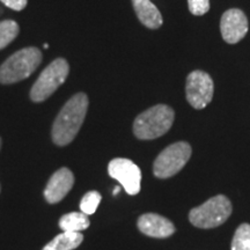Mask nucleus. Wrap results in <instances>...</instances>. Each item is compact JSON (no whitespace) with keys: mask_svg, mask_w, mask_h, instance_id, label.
<instances>
[{"mask_svg":"<svg viewBox=\"0 0 250 250\" xmlns=\"http://www.w3.org/2000/svg\"><path fill=\"white\" fill-rule=\"evenodd\" d=\"M87 109L88 98L85 93H78L68 100L52 125L51 136L56 145H68L76 138L85 121Z\"/></svg>","mask_w":250,"mask_h":250,"instance_id":"f257e3e1","label":"nucleus"},{"mask_svg":"<svg viewBox=\"0 0 250 250\" xmlns=\"http://www.w3.org/2000/svg\"><path fill=\"white\" fill-rule=\"evenodd\" d=\"M174 110L158 104L142 112L133 123V133L138 139L151 140L167 133L174 123Z\"/></svg>","mask_w":250,"mask_h":250,"instance_id":"f03ea898","label":"nucleus"},{"mask_svg":"<svg viewBox=\"0 0 250 250\" xmlns=\"http://www.w3.org/2000/svg\"><path fill=\"white\" fill-rule=\"evenodd\" d=\"M42 62V52L35 46L19 50L0 66V83L9 85L27 79Z\"/></svg>","mask_w":250,"mask_h":250,"instance_id":"7ed1b4c3","label":"nucleus"},{"mask_svg":"<svg viewBox=\"0 0 250 250\" xmlns=\"http://www.w3.org/2000/svg\"><path fill=\"white\" fill-rule=\"evenodd\" d=\"M232 203L226 196L212 197L204 204L192 208L189 213V220L195 227L214 228L223 225L232 214Z\"/></svg>","mask_w":250,"mask_h":250,"instance_id":"20e7f679","label":"nucleus"},{"mask_svg":"<svg viewBox=\"0 0 250 250\" xmlns=\"http://www.w3.org/2000/svg\"><path fill=\"white\" fill-rule=\"evenodd\" d=\"M70 72L68 62L64 58L55 59L49 64L39 79L35 81L30 89V99L34 102H43L54 94L58 87L65 83Z\"/></svg>","mask_w":250,"mask_h":250,"instance_id":"39448f33","label":"nucleus"},{"mask_svg":"<svg viewBox=\"0 0 250 250\" xmlns=\"http://www.w3.org/2000/svg\"><path fill=\"white\" fill-rule=\"evenodd\" d=\"M191 156V146L186 142L171 144L166 147L153 165V173L158 179H169L176 175Z\"/></svg>","mask_w":250,"mask_h":250,"instance_id":"423d86ee","label":"nucleus"},{"mask_svg":"<svg viewBox=\"0 0 250 250\" xmlns=\"http://www.w3.org/2000/svg\"><path fill=\"white\" fill-rule=\"evenodd\" d=\"M214 85L206 72L193 71L187 78V100L195 109H204L212 101Z\"/></svg>","mask_w":250,"mask_h":250,"instance_id":"0eeeda50","label":"nucleus"},{"mask_svg":"<svg viewBox=\"0 0 250 250\" xmlns=\"http://www.w3.org/2000/svg\"><path fill=\"white\" fill-rule=\"evenodd\" d=\"M108 173L112 179L121 183L129 195L134 196L140 191L142 171L133 161L124 158L114 159L109 162Z\"/></svg>","mask_w":250,"mask_h":250,"instance_id":"6e6552de","label":"nucleus"},{"mask_svg":"<svg viewBox=\"0 0 250 250\" xmlns=\"http://www.w3.org/2000/svg\"><path fill=\"white\" fill-rule=\"evenodd\" d=\"M220 31L223 39L229 44L241 41L248 31V19L241 9H228L220 21Z\"/></svg>","mask_w":250,"mask_h":250,"instance_id":"1a4fd4ad","label":"nucleus"},{"mask_svg":"<svg viewBox=\"0 0 250 250\" xmlns=\"http://www.w3.org/2000/svg\"><path fill=\"white\" fill-rule=\"evenodd\" d=\"M74 184V175L68 168H61L52 175L44 190V197L50 204L59 203L70 192Z\"/></svg>","mask_w":250,"mask_h":250,"instance_id":"9d476101","label":"nucleus"},{"mask_svg":"<svg viewBox=\"0 0 250 250\" xmlns=\"http://www.w3.org/2000/svg\"><path fill=\"white\" fill-rule=\"evenodd\" d=\"M139 230L145 235L165 239L173 235L175 233V226L170 220L156 213H145L138 219Z\"/></svg>","mask_w":250,"mask_h":250,"instance_id":"9b49d317","label":"nucleus"},{"mask_svg":"<svg viewBox=\"0 0 250 250\" xmlns=\"http://www.w3.org/2000/svg\"><path fill=\"white\" fill-rule=\"evenodd\" d=\"M132 4L137 17L144 26L149 29H158L161 27V13L151 0H132Z\"/></svg>","mask_w":250,"mask_h":250,"instance_id":"f8f14e48","label":"nucleus"},{"mask_svg":"<svg viewBox=\"0 0 250 250\" xmlns=\"http://www.w3.org/2000/svg\"><path fill=\"white\" fill-rule=\"evenodd\" d=\"M83 241L80 232H62L51 240L42 250H73Z\"/></svg>","mask_w":250,"mask_h":250,"instance_id":"ddd939ff","label":"nucleus"},{"mask_svg":"<svg viewBox=\"0 0 250 250\" xmlns=\"http://www.w3.org/2000/svg\"><path fill=\"white\" fill-rule=\"evenodd\" d=\"M89 224L88 215L83 212H71L59 220V227L64 232H83L89 227Z\"/></svg>","mask_w":250,"mask_h":250,"instance_id":"4468645a","label":"nucleus"},{"mask_svg":"<svg viewBox=\"0 0 250 250\" xmlns=\"http://www.w3.org/2000/svg\"><path fill=\"white\" fill-rule=\"evenodd\" d=\"M19 30V24L13 20H4L0 22V50L6 48L17 39Z\"/></svg>","mask_w":250,"mask_h":250,"instance_id":"2eb2a0df","label":"nucleus"},{"mask_svg":"<svg viewBox=\"0 0 250 250\" xmlns=\"http://www.w3.org/2000/svg\"><path fill=\"white\" fill-rule=\"evenodd\" d=\"M230 250H250V225L242 224L237 227L230 245Z\"/></svg>","mask_w":250,"mask_h":250,"instance_id":"dca6fc26","label":"nucleus"},{"mask_svg":"<svg viewBox=\"0 0 250 250\" xmlns=\"http://www.w3.org/2000/svg\"><path fill=\"white\" fill-rule=\"evenodd\" d=\"M102 197L98 191H88L85 196L83 197L80 202V210L81 212L87 215L95 213L96 208H99L100 202H101Z\"/></svg>","mask_w":250,"mask_h":250,"instance_id":"f3484780","label":"nucleus"},{"mask_svg":"<svg viewBox=\"0 0 250 250\" xmlns=\"http://www.w3.org/2000/svg\"><path fill=\"white\" fill-rule=\"evenodd\" d=\"M189 11L193 15H204L210 9V0H188Z\"/></svg>","mask_w":250,"mask_h":250,"instance_id":"a211bd4d","label":"nucleus"},{"mask_svg":"<svg viewBox=\"0 0 250 250\" xmlns=\"http://www.w3.org/2000/svg\"><path fill=\"white\" fill-rule=\"evenodd\" d=\"M0 1L14 11H22L28 4V0H0Z\"/></svg>","mask_w":250,"mask_h":250,"instance_id":"6ab92c4d","label":"nucleus"},{"mask_svg":"<svg viewBox=\"0 0 250 250\" xmlns=\"http://www.w3.org/2000/svg\"><path fill=\"white\" fill-rule=\"evenodd\" d=\"M120 190H121V187H116V188H115V189H114V195L116 196L117 193L120 192Z\"/></svg>","mask_w":250,"mask_h":250,"instance_id":"aec40b11","label":"nucleus"},{"mask_svg":"<svg viewBox=\"0 0 250 250\" xmlns=\"http://www.w3.org/2000/svg\"><path fill=\"white\" fill-rule=\"evenodd\" d=\"M43 46H44V49H49V44H46V43Z\"/></svg>","mask_w":250,"mask_h":250,"instance_id":"412c9836","label":"nucleus"},{"mask_svg":"<svg viewBox=\"0 0 250 250\" xmlns=\"http://www.w3.org/2000/svg\"><path fill=\"white\" fill-rule=\"evenodd\" d=\"M0 147H1V139H0Z\"/></svg>","mask_w":250,"mask_h":250,"instance_id":"4be33fe9","label":"nucleus"}]
</instances>
